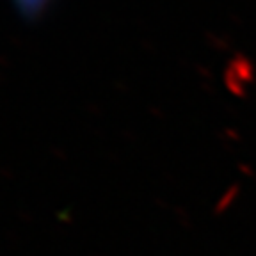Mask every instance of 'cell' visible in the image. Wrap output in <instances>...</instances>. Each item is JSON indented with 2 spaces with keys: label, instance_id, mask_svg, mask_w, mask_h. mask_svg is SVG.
<instances>
[{
  "label": "cell",
  "instance_id": "1",
  "mask_svg": "<svg viewBox=\"0 0 256 256\" xmlns=\"http://www.w3.org/2000/svg\"><path fill=\"white\" fill-rule=\"evenodd\" d=\"M12 2H14L18 14L28 22L41 18V14L46 11L48 6L52 4V0H12Z\"/></svg>",
  "mask_w": 256,
  "mask_h": 256
}]
</instances>
